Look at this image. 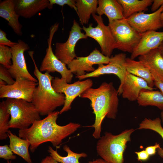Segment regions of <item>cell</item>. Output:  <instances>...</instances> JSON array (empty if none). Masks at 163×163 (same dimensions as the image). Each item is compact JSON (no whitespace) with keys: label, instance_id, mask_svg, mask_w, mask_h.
I'll list each match as a JSON object with an SVG mask.
<instances>
[{"label":"cell","instance_id":"obj_1","mask_svg":"<svg viewBox=\"0 0 163 163\" xmlns=\"http://www.w3.org/2000/svg\"><path fill=\"white\" fill-rule=\"evenodd\" d=\"M59 114V111H54L43 119L35 121L30 127L19 129L18 136L29 141L31 152L46 142H51L54 147L58 146L80 127L78 123L71 122L64 126L58 125L56 121Z\"/></svg>","mask_w":163,"mask_h":163},{"label":"cell","instance_id":"obj_2","mask_svg":"<svg viewBox=\"0 0 163 163\" xmlns=\"http://www.w3.org/2000/svg\"><path fill=\"white\" fill-rule=\"evenodd\" d=\"M118 95L112 82H104L98 88H89L79 96L91 101L95 120L94 124L89 126L94 128L92 136L95 139L101 137V125L105 117L113 119L116 118L119 103Z\"/></svg>","mask_w":163,"mask_h":163},{"label":"cell","instance_id":"obj_3","mask_svg":"<svg viewBox=\"0 0 163 163\" xmlns=\"http://www.w3.org/2000/svg\"><path fill=\"white\" fill-rule=\"evenodd\" d=\"M28 53L34 63V73L38 82L31 102L41 116L47 115L57 108L63 106L65 96L64 94L57 93L53 89L51 82L54 77L48 72L42 73L38 69L34 58V52L30 51Z\"/></svg>","mask_w":163,"mask_h":163},{"label":"cell","instance_id":"obj_4","mask_svg":"<svg viewBox=\"0 0 163 163\" xmlns=\"http://www.w3.org/2000/svg\"><path fill=\"white\" fill-rule=\"evenodd\" d=\"M135 131L132 128L127 129L116 135L105 132L96 144L98 155L109 163H123L126 144L131 141V135Z\"/></svg>","mask_w":163,"mask_h":163},{"label":"cell","instance_id":"obj_5","mask_svg":"<svg viewBox=\"0 0 163 163\" xmlns=\"http://www.w3.org/2000/svg\"><path fill=\"white\" fill-rule=\"evenodd\" d=\"M5 102L11 116L9 128H27L35 121L41 120L40 113L31 102L10 98H6Z\"/></svg>","mask_w":163,"mask_h":163},{"label":"cell","instance_id":"obj_6","mask_svg":"<svg viewBox=\"0 0 163 163\" xmlns=\"http://www.w3.org/2000/svg\"><path fill=\"white\" fill-rule=\"evenodd\" d=\"M116 43V49L131 53L142 34L134 30L124 18L109 22Z\"/></svg>","mask_w":163,"mask_h":163},{"label":"cell","instance_id":"obj_7","mask_svg":"<svg viewBox=\"0 0 163 163\" xmlns=\"http://www.w3.org/2000/svg\"><path fill=\"white\" fill-rule=\"evenodd\" d=\"M93 19L97 22V26L92 27L90 24L88 27L83 26L82 29L85 32L87 37L94 39L99 44L101 53L110 57L113 50L116 49V43L110 28L108 25L104 23L101 16L95 14H92Z\"/></svg>","mask_w":163,"mask_h":163},{"label":"cell","instance_id":"obj_8","mask_svg":"<svg viewBox=\"0 0 163 163\" xmlns=\"http://www.w3.org/2000/svg\"><path fill=\"white\" fill-rule=\"evenodd\" d=\"M59 23L56 22L50 28L49 37L47 40L48 47L46 53L40 68L41 72L45 71L49 73L58 72L61 78L66 80L68 83H71L73 77V73L66 66V65L60 60L53 51L52 42L53 36L57 31Z\"/></svg>","mask_w":163,"mask_h":163},{"label":"cell","instance_id":"obj_9","mask_svg":"<svg viewBox=\"0 0 163 163\" xmlns=\"http://www.w3.org/2000/svg\"><path fill=\"white\" fill-rule=\"evenodd\" d=\"M51 83L56 92L63 93L65 96L64 104L59 111V114H61L71 109V105L74 100L85 91L91 88L93 82L91 79H87L70 84L63 78L55 77L52 80Z\"/></svg>","mask_w":163,"mask_h":163},{"label":"cell","instance_id":"obj_10","mask_svg":"<svg viewBox=\"0 0 163 163\" xmlns=\"http://www.w3.org/2000/svg\"><path fill=\"white\" fill-rule=\"evenodd\" d=\"M82 28L74 19L69 32L68 38L65 43L57 42L56 43L55 54L61 62L68 65L77 56L75 47L77 42L82 39L87 37L82 32Z\"/></svg>","mask_w":163,"mask_h":163},{"label":"cell","instance_id":"obj_11","mask_svg":"<svg viewBox=\"0 0 163 163\" xmlns=\"http://www.w3.org/2000/svg\"><path fill=\"white\" fill-rule=\"evenodd\" d=\"M107 64L98 65V67L92 72L86 73L83 75L76 76L79 80L91 77H98L104 74H112L116 75L120 82L119 88L122 85L127 71L126 67V54L120 53L112 56Z\"/></svg>","mask_w":163,"mask_h":163},{"label":"cell","instance_id":"obj_12","mask_svg":"<svg viewBox=\"0 0 163 163\" xmlns=\"http://www.w3.org/2000/svg\"><path fill=\"white\" fill-rule=\"evenodd\" d=\"M163 11V5L152 13L139 12L126 19L134 30L138 33L142 34L149 31H156L163 27V20L161 18Z\"/></svg>","mask_w":163,"mask_h":163},{"label":"cell","instance_id":"obj_13","mask_svg":"<svg viewBox=\"0 0 163 163\" xmlns=\"http://www.w3.org/2000/svg\"><path fill=\"white\" fill-rule=\"evenodd\" d=\"M12 54V64L8 69L12 77L16 80L24 78L37 82V79L29 72L26 65L24 53L30 49L28 45L23 41L19 40L17 43L11 48Z\"/></svg>","mask_w":163,"mask_h":163},{"label":"cell","instance_id":"obj_14","mask_svg":"<svg viewBox=\"0 0 163 163\" xmlns=\"http://www.w3.org/2000/svg\"><path fill=\"white\" fill-rule=\"evenodd\" d=\"M37 82L27 79L21 78L15 80L11 85L0 87V98H10L25 100L32 102Z\"/></svg>","mask_w":163,"mask_h":163},{"label":"cell","instance_id":"obj_15","mask_svg":"<svg viewBox=\"0 0 163 163\" xmlns=\"http://www.w3.org/2000/svg\"><path fill=\"white\" fill-rule=\"evenodd\" d=\"M110 59L96 48L87 56H76L67 65L68 68L76 76H81L86 74V71L89 73L94 71L95 69L94 65L107 64Z\"/></svg>","mask_w":163,"mask_h":163},{"label":"cell","instance_id":"obj_16","mask_svg":"<svg viewBox=\"0 0 163 163\" xmlns=\"http://www.w3.org/2000/svg\"><path fill=\"white\" fill-rule=\"evenodd\" d=\"M143 89L153 90L143 79L132 74L127 72L124 82L117 90L118 95L129 101H136L140 91Z\"/></svg>","mask_w":163,"mask_h":163},{"label":"cell","instance_id":"obj_17","mask_svg":"<svg viewBox=\"0 0 163 163\" xmlns=\"http://www.w3.org/2000/svg\"><path fill=\"white\" fill-rule=\"evenodd\" d=\"M163 41V31L152 30L142 34L139 42L131 53L130 58L134 59L158 48Z\"/></svg>","mask_w":163,"mask_h":163},{"label":"cell","instance_id":"obj_18","mask_svg":"<svg viewBox=\"0 0 163 163\" xmlns=\"http://www.w3.org/2000/svg\"><path fill=\"white\" fill-rule=\"evenodd\" d=\"M14 2L17 14L26 18H30L46 8L52 9L53 6L49 0H14Z\"/></svg>","mask_w":163,"mask_h":163},{"label":"cell","instance_id":"obj_19","mask_svg":"<svg viewBox=\"0 0 163 163\" xmlns=\"http://www.w3.org/2000/svg\"><path fill=\"white\" fill-rule=\"evenodd\" d=\"M139 61L149 69L154 79L163 82V57L158 48L139 56Z\"/></svg>","mask_w":163,"mask_h":163},{"label":"cell","instance_id":"obj_20","mask_svg":"<svg viewBox=\"0 0 163 163\" xmlns=\"http://www.w3.org/2000/svg\"><path fill=\"white\" fill-rule=\"evenodd\" d=\"M0 17L6 20L8 24L18 35L21 36L22 25L15 9L14 0H4L0 2Z\"/></svg>","mask_w":163,"mask_h":163},{"label":"cell","instance_id":"obj_21","mask_svg":"<svg viewBox=\"0 0 163 163\" xmlns=\"http://www.w3.org/2000/svg\"><path fill=\"white\" fill-rule=\"evenodd\" d=\"M98 5L96 13L106 16L109 22L124 18L122 7L117 0H98Z\"/></svg>","mask_w":163,"mask_h":163},{"label":"cell","instance_id":"obj_22","mask_svg":"<svg viewBox=\"0 0 163 163\" xmlns=\"http://www.w3.org/2000/svg\"><path fill=\"white\" fill-rule=\"evenodd\" d=\"M125 65L127 72L143 79L150 87L153 88L154 81L152 73L141 62L126 58Z\"/></svg>","mask_w":163,"mask_h":163},{"label":"cell","instance_id":"obj_23","mask_svg":"<svg viewBox=\"0 0 163 163\" xmlns=\"http://www.w3.org/2000/svg\"><path fill=\"white\" fill-rule=\"evenodd\" d=\"M7 134L10 140L9 146L13 153L21 157L27 163H33L29 151L30 146L29 141L18 136L9 130Z\"/></svg>","mask_w":163,"mask_h":163},{"label":"cell","instance_id":"obj_24","mask_svg":"<svg viewBox=\"0 0 163 163\" xmlns=\"http://www.w3.org/2000/svg\"><path fill=\"white\" fill-rule=\"evenodd\" d=\"M136 101L139 106H155L163 110V95L160 91L142 90Z\"/></svg>","mask_w":163,"mask_h":163},{"label":"cell","instance_id":"obj_25","mask_svg":"<svg viewBox=\"0 0 163 163\" xmlns=\"http://www.w3.org/2000/svg\"><path fill=\"white\" fill-rule=\"evenodd\" d=\"M121 5L124 18L127 19L131 15L148 10L153 0H117Z\"/></svg>","mask_w":163,"mask_h":163},{"label":"cell","instance_id":"obj_26","mask_svg":"<svg viewBox=\"0 0 163 163\" xmlns=\"http://www.w3.org/2000/svg\"><path fill=\"white\" fill-rule=\"evenodd\" d=\"M98 3L97 0H76V12L82 25L88 24L91 15L96 13Z\"/></svg>","mask_w":163,"mask_h":163},{"label":"cell","instance_id":"obj_27","mask_svg":"<svg viewBox=\"0 0 163 163\" xmlns=\"http://www.w3.org/2000/svg\"><path fill=\"white\" fill-rule=\"evenodd\" d=\"M63 149L66 152L67 155L66 156L60 155L57 150H54L51 146H49L48 151L50 155L56 161L59 163H80L79 159L82 157H87V154L84 153H75L71 150L67 145L63 146Z\"/></svg>","mask_w":163,"mask_h":163},{"label":"cell","instance_id":"obj_28","mask_svg":"<svg viewBox=\"0 0 163 163\" xmlns=\"http://www.w3.org/2000/svg\"><path fill=\"white\" fill-rule=\"evenodd\" d=\"M161 120L159 117L155 119L145 118L139 123L138 129H147L156 132L163 139V127L161 124ZM158 155L163 158V149L161 148L157 150Z\"/></svg>","mask_w":163,"mask_h":163},{"label":"cell","instance_id":"obj_29","mask_svg":"<svg viewBox=\"0 0 163 163\" xmlns=\"http://www.w3.org/2000/svg\"><path fill=\"white\" fill-rule=\"evenodd\" d=\"M10 115L8 112L5 101L0 103V139H5L8 137L7 133L9 130V118Z\"/></svg>","mask_w":163,"mask_h":163},{"label":"cell","instance_id":"obj_30","mask_svg":"<svg viewBox=\"0 0 163 163\" xmlns=\"http://www.w3.org/2000/svg\"><path fill=\"white\" fill-rule=\"evenodd\" d=\"M12 54L11 48L6 46L0 45V63L8 69L12 64L11 60Z\"/></svg>","mask_w":163,"mask_h":163},{"label":"cell","instance_id":"obj_31","mask_svg":"<svg viewBox=\"0 0 163 163\" xmlns=\"http://www.w3.org/2000/svg\"><path fill=\"white\" fill-rule=\"evenodd\" d=\"M9 145H5L0 146V158L6 160H15L16 156L14 155Z\"/></svg>","mask_w":163,"mask_h":163},{"label":"cell","instance_id":"obj_32","mask_svg":"<svg viewBox=\"0 0 163 163\" xmlns=\"http://www.w3.org/2000/svg\"><path fill=\"white\" fill-rule=\"evenodd\" d=\"M0 79L5 82L7 85H11L15 82L9 72L8 69L2 65H0Z\"/></svg>","mask_w":163,"mask_h":163},{"label":"cell","instance_id":"obj_33","mask_svg":"<svg viewBox=\"0 0 163 163\" xmlns=\"http://www.w3.org/2000/svg\"><path fill=\"white\" fill-rule=\"evenodd\" d=\"M50 4L53 5L56 4L60 6H63L64 5H67L71 8H73L76 11H77L76 7V0H49Z\"/></svg>","mask_w":163,"mask_h":163},{"label":"cell","instance_id":"obj_34","mask_svg":"<svg viewBox=\"0 0 163 163\" xmlns=\"http://www.w3.org/2000/svg\"><path fill=\"white\" fill-rule=\"evenodd\" d=\"M6 33L2 29H0V45L6 46L11 48L17 43V42H13L8 39Z\"/></svg>","mask_w":163,"mask_h":163},{"label":"cell","instance_id":"obj_35","mask_svg":"<svg viewBox=\"0 0 163 163\" xmlns=\"http://www.w3.org/2000/svg\"><path fill=\"white\" fill-rule=\"evenodd\" d=\"M135 153L137 156V159L139 161H146L149 159L150 156L145 150L135 152Z\"/></svg>","mask_w":163,"mask_h":163},{"label":"cell","instance_id":"obj_36","mask_svg":"<svg viewBox=\"0 0 163 163\" xmlns=\"http://www.w3.org/2000/svg\"><path fill=\"white\" fill-rule=\"evenodd\" d=\"M160 147L159 144L156 143L154 145L147 147L145 150L150 156L155 155L156 152V150Z\"/></svg>","mask_w":163,"mask_h":163},{"label":"cell","instance_id":"obj_37","mask_svg":"<svg viewBox=\"0 0 163 163\" xmlns=\"http://www.w3.org/2000/svg\"><path fill=\"white\" fill-rule=\"evenodd\" d=\"M163 5V0H154L152 4L151 11L155 12Z\"/></svg>","mask_w":163,"mask_h":163},{"label":"cell","instance_id":"obj_38","mask_svg":"<svg viewBox=\"0 0 163 163\" xmlns=\"http://www.w3.org/2000/svg\"><path fill=\"white\" fill-rule=\"evenodd\" d=\"M154 85L158 88L163 95V82L157 79L154 78Z\"/></svg>","mask_w":163,"mask_h":163},{"label":"cell","instance_id":"obj_39","mask_svg":"<svg viewBox=\"0 0 163 163\" xmlns=\"http://www.w3.org/2000/svg\"><path fill=\"white\" fill-rule=\"evenodd\" d=\"M40 163H59L56 161L52 157L47 156L43 158Z\"/></svg>","mask_w":163,"mask_h":163},{"label":"cell","instance_id":"obj_40","mask_svg":"<svg viewBox=\"0 0 163 163\" xmlns=\"http://www.w3.org/2000/svg\"><path fill=\"white\" fill-rule=\"evenodd\" d=\"M88 163H109L102 158H97L92 161H89Z\"/></svg>","mask_w":163,"mask_h":163},{"label":"cell","instance_id":"obj_41","mask_svg":"<svg viewBox=\"0 0 163 163\" xmlns=\"http://www.w3.org/2000/svg\"><path fill=\"white\" fill-rule=\"evenodd\" d=\"M158 49L163 57V41L158 47Z\"/></svg>","mask_w":163,"mask_h":163},{"label":"cell","instance_id":"obj_42","mask_svg":"<svg viewBox=\"0 0 163 163\" xmlns=\"http://www.w3.org/2000/svg\"><path fill=\"white\" fill-rule=\"evenodd\" d=\"M6 85V83L5 82L0 79V87Z\"/></svg>","mask_w":163,"mask_h":163},{"label":"cell","instance_id":"obj_43","mask_svg":"<svg viewBox=\"0 0 163 163\" xmlns=\"http://www.w3.org/2000/svg\"><path fill=\"white\" fill-rule=\"evenodd\" d=\"M161 119L162 123H163V110H162L160 113Z\"/></svg>","mask_w":163,"mask_h":163},{"label":"cell","instance_id":"obj_44","mask_svg":"<svg viewBox=\"0 0 163 163\" xmlns=\"http://www.w3.org/2000/svg\"><path fill=\"white\" fill-rule=\"evenodd\" d=\"M161 18L162 19V20H163V11L162 12L161 14Z\"/></svg>","mask_w":163,"mask_h":163},{"label":"cell","instance_id":"obj_45","mask_svg":"<svg viewBox=\"0 0 163 163\" xmlns=\"http://www.w3.org/2000/svg\"></svg>","mask_w":163,"mask_h":163}]
</instances>
